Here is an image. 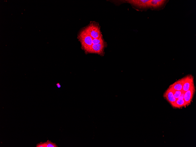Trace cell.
I'll list each match as a JSON object with an SVG mask.
<instances>
[{
    "mask_svg": "<svg viewBox=\"0 0 196 147\" xmlns=\"http://www.w3.org/2000/svg\"><path fill=\"white\" fill-rule=\"evenodd\" d=\"M78 38L81 43L82 48L87 53L92 45L93 38L85 31V29L80 32Z\"/></svg>",
    "mask_w": 196,
    "mask_h": 147,
    "instance_id": "cell-1",
    "label": "cell"
},
{
    "mask_svg": "<svg viewBox=\"0 0 196 147\" xmlns=\"http://www.w3.org/2000/svg\"><path fill=\"white\" fill-rule=\"evenodd\" d=\"M85 29L93 39L98 38L102 35L100 28L96 24L91 23Z\"/></svg>",
    "mask_w": 196,
    "mask_h": 147,
    "instance_id": "cell-2",
    "label": "cell"
},
{
    "mask_svg": "<svg viewBox=\"0 0 196 147\" xmlns=\"http://www.w3.org/2000/svg\"><path fill=\"white\" fill-rule=\"evenodd\" d=\"M168 1L166 0H149L148 7L153 10L160 11L164 8Z\"/></svg>",
    "mask_w": 196,
    "mask_h": 147,
    "instance_id": "cell-3",
    "label": "cell"
},
{
    "mask_svg": "<svg viewBox=\"0 0 196 147\" xmlns=\"http://www.w3.org/2000/svg\"><path fill=\"white\" fill-rule=\"evenodd\" d=\"M105 45L104 42L93 44L87 53L97 54L100 55H103Z\"/></svg>",
    "mask_w": 196,
    "mask_h": 147,
    "instance_id": "cell-4",
    "label": "cell"
},
{
    "mask_svg": "<svg viewBox=\"0 0 196 147\" xmlns=\"http://www.w3.org/2000/svg\"><path fill=\"white\" fill-rule=\"evenodd\" d=\"M149 0H129L127 2L138 9H145L149 8Z\"/></svg>",
    "mask_w": 196,
    "mask_h": 147,
    "instance_id": "cell-5",
    "label": "cell"
},
{
    "mask_svg": "<svg viewBox=\"0 0 196 147\" xmlns=\"http://www.w3.org/2000/svg\"><path fill=\"white\" fill-rule=\"evenodd\" d=\"M195 91V88L194 85H193L188 90L185 92L184 99L187 105H189L191 102Z\"/></svg>",
    "mask_w": 196,
    "mask_h": 147,
    "instance_id": "cell-6",
    "label": "cell"
},
{
    "mask_svg": "<svg viewBox=\"0 0 196 147\" xmlns=\"http://www.w3.org/2000/svg\"><path fill=\"white\" fill-rule=\"evenodd\" d=\"M194 85V78L193 76L189 75L184 77V81L183 85L182 91L185 92L188 90Z\"/></svg>",
    "mask_w": 196,
    "mask_h": 147,
    "instance_id": "cell-7",
    "label": "cell"
},
{
    "mask_svg": "<svg viewBox=\"0 0 196 147\" xmlns=\"http://www.w3.org/2000/svg\"><path fill=\"white\" fill-rule=\"evenodd\" d=\"M163 97L171 105L176 100L174 96L172 89L169 87L163 94Z\"/></svg>",
    "mask_w": 196,
    "mask_h": 147,
    "instance_id": "cell-8",
    "label": "cell"
},
{
    "mask_svg": "<svg viewBox=\"0 0 196 147\" xmlns=\"http://www.w3.org/2000/svg\"><path fill=\"white\" fill-rule=\"evenodd\" d=\"M184 81V77L177 80L174 83L170 85L169 87L174 90H182Z\"/></svg>",
    "mask_w": 196,
    "mask_h": 147,
    "instance_id": "cell-9",
    "label": "cell"
},
{
    "mask_svg": "<svg viewBox=\"0 0 196 147\" xmlns=\"http://www.w3.org/2000/svg\"><path fill=\"white\" fill-rule=\"evenodd\" d=\"M174 108H180L187 106L184 99H177L171 105Z\"/></svg>",
    "mask_w": 196,
    "mask_h": 147,
    "instance_id": "cell-10",
    "label": "cell"
},
{
    "mask_svg": "<svg viewBox=\"0 0 196 147\" xmlns=\"http://www.w3.org/2000/svg\"><path fill=\"white\" fill-rule=\"evenodd\" d=\"M104 43L102 35L98 38L93 39L92 43L93 44H96Z\"/></svg>",
    "mask_w": 196,
    "mask_h": 147,
    "instance_id": "cell-11",
    "label": "cell"
},
{
    "mask_svg": "<svg viewBox=\"0 0 196 147\" xmlns=\"http://www.w3.org/2000/svg\"><path fill=\"white\" fill-rule=\"evenodd\" d=\"M172 90L174 96L176 99H178L182 93L183 92L182 90L178 91L174 90L173 89H172Z\"/></svg>",
    "mask_w": 196,
    "mask_h": 147,
    "instance_id": "cell-12",
    "label": "cell"
},
{
    "mask_svg": "<svg viewBox=\"0 0 196 147\" xmlns=\"http://www.w3.org/2000/svg\"><path fill=\"white\" fill-rule=\"evenodd\" d=\"M45 147H58L55 143H53L51 141L48 140L45 142Z\"/></svg>",
    "mask_w": 196,
    "mask_h": 147,
    "instance_id": "cell-13",
    "label": "cell"
},
{
    "mask_svg": "<svg viewBox=\"0 0 196 147\" xmlns=\"http://www.w3.org/2000/svg\"><path fill=\"white\" fill-rule=\"evenodd\" d=\"M36 147H45V142L43 143L40 142V143H38L36 146Z\"/></svg>",
    "mask_w": 196,
    "mask_h": 147,
    "instance_id": "cell-14",
    "label": "cell"
},
{
    "mask_svg": "<svg viewBox=\"0 0 196 147\" xmlns=\"http://www.w3.org/2000/svg\"><path fill=\"white\" fill-rule=\"evenodd\" d=\"M185 92L183 91L180 96L178 99H184V94Z\"/></svg>",
    "mask_w": 196,
    "mask_h": 147,
    "instance_id": "cell-15",
    "label": "cell"
},
{
    "mask_svg": "<svg viewBox=\"0 0 196 147\" xmlns=\"http://www.w3.org/2000/svg\"><path fill=\"white\" fill-rule=\"evenodd\" d=\"M56 85H57L58 87V88H60L61 87L60 85L59 84V83H58L56 84Z\"/></svg>",
    "mask_w": 196,
    "mask_h": 147,
    "instance_id": "cell-16",
    "label": "cell"
}]
</instances>
